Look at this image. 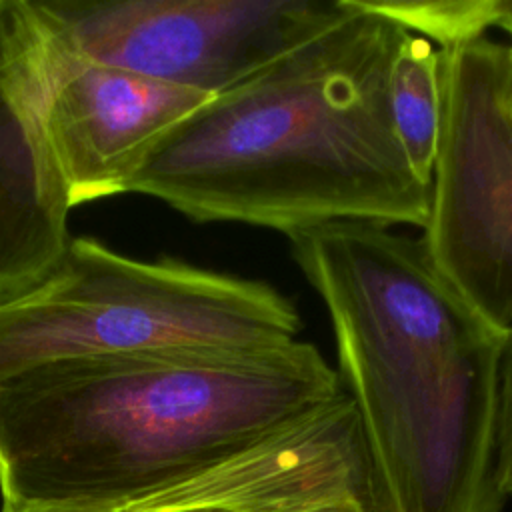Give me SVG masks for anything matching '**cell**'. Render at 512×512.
I'll use <instances>...</instances> for the list:
<instances>
[{
  "instance_id": "cell-11",
  "label": "cell",
  "mask_w": 512,
  "mask_h": 512,
  "mask_svg": "<svg viewBox=\"0 0 512 512\" xmlns=\"http://www.w3.org/2000/svg\"><path fill=\"white\" fill-rule=\"evenodd\" d=\"M438 48L476 40L498 28L512 38V0H362ZM512 46V44H510Z\"/></svg>"
},
{
  "instance_id": "cell-10",
  "label": "cell",
  "mask_w": 512,
  "mask_h": 512,
  "mask_svg": "<svg viewBox=\"0 0 512 512\" xmlns=\"http://www.w3.org/2000/svg\"><path fill=\"white\" fill-rule=\"evenodd\" d=\"M390 108L414 174L430 186L442 118L440 48L410 30L402 36L392 62Z\"/></svg>"
},
{
  "instance_id": "cell-4",
  "label": "cell",
  "mask_w": 512,
  "mask_h": 512,
  "mask_svg": "<svg viewBox=\"0 0 512 512\" xmlns=\"http://www.w3.org/2000/svg\"><path fill=\"white\" fill-rule=\"evenodd\" d=\"M300 330L294 302L268 282L168 256L138 260L76 236L38 286L0 304V382L138 350H266Z\"/></svg>"
},
{
  "instance_id": "cell-9",
  "label": "cell",
  "mask_w": 512,
  "mask_h": 512,
  "mask_svg": "<svg viewBox=\"0 0 512 512\" xmlns=\"http://www.w3.org/2000/svg\"><path fill=\"white\" fill-rule=\"evenodd\" d=\"M52 34L48 130L72 206L126 194L152 148L212 96L90 60Z\"/></svg>"
},
{
  "instance_id": "cell-7",
  "label": "cell",
  "mask_w": 512,
  "mask_h": 512,
  "mask_svg": "<svg viewBox=\"0 0 512 512\" xmlns=\"http://www.w3.org/2000/svg\"><path fill=\"white\" fill-rule=\"evenodd\" d=\"M350 498L370 504V462L356 406L342 392L256 446L188 476L122 496L2 512H312Z\"/></svg>"
},
{
  "instance_id": "cell-12",
  "label": "cell",
  "mask_w": 512,
  "mask_h": 512,
  "mask_svg": "<svg viewBox=\"0 0 512 512\" xmlns=\"http://www.w3.org/2000/svg\"><path fill=\"white\" fill-rule=\"evenodd\" d=\"M498 470L506 496H512V328L504 336L498 396Z\"/></svg>"
},
{
  "instance_id": "cell-8",
  "label": "cell",
  "mask_w": 512,
  "mask_h": 512,
  "mask_svg": "<svg viewBox=\"0 0 512 512\" xmlns=\"http://www.w3.org/2000/svg\"><path fill=\"white\" fill-rule=\"evenodd\" d=\"M56 38L34 0H0V304L62 260L74 208L50 130Z\"/></svg>"
},
{
  "instance_id": "cell-14",
  "label": "cell",
  "mask_w": 512,
  "mask_h": 512,
  "mask_svg": "<svg viewBox=\"0 0 512 512\" xmlns=\"http://www.w3.org/2000/svg\"><path fill=\"white\" fill-rule=\"evenodd\" d=\"M504 104L508 110V116L512 120V46L508 44V54H506V68H504Z\"/></svg>"
},
{
  "instance_id": "cell-5",
  "label": "cell",
  "mask_w": 512,
  "mask_h": 512,
  "mask_svg": "<svg viewBox=\"0 0 512 512\" xmlns=\"http://www.w3.org/2000/svg\"><path fill=\"white\" fill-rule=\"evenodd\" d=\"M508 44L488 36L440 48L442 118L422 246L494 328H512V120Z\"/></svg>"
},
{
  "instance_id": "cell-2",
  "label": "cell",
  "mask_w": 512,
  "mask_h": 512,
  "mask_svg": "<svg viewBox=\"0 0 512 512\" xmlns=\"http://www.w3.org/2000/svg\"><path fill=\"white\" fill-rule=\"evenodd\" d=\"M288 240L330 314L338 376L368 450L370 508L502 512L506 332L436 270L420 238L342 220Z\"/></svg>"
},
{
  "instance_id": "cell-13",
  "label": "cell",
  "mask_w": 512,
  "mask_h": 512,
  "mask_svg": "<svg viewBox=\"0 0 512 512\" xmlns=\"http://www.w3.org/2000/svg\"><path fill=\"white\" fill-rule=\"evenodd\" d=\"M312 512H374V510L370 508V504L366 500L350 498V500H342V502L322 506V508L312 510Z\"/></svg>"
},
{
  "instance_id": "cell-6",
  "label": "cell",
  "mask_w": 512,
  "mask_h": 512,
  "mask_svg": "<svg viewBox=\"0 0 512 512\" xmlns=\"http://www.w3.org/2000/svg\"><path fill=\"white\" fill-rule=\"evenodd\" d=\"M34 6L80 56L212 98L348 12V0H34Z\"/></svg>"
},
{
  "instance_id": "cell-3",
  "label": "cell",
  "mask_w": 512,
  "mask_h": 512,
  "mask_svg": "<svg viewBox=\"0 0 512 512\" xmlns=\"http://www.w3.org/2000/svg\"><path fill=\"white\" fill-rule=\"evenodd\" d=\"M344 392L306 340L56 362L0 382L2 508L140 492L232 458Z\"/></svg>"
},
{
  "instance_id": "cell-1",
  "label": "cell",
  "mask_w": 512,
  "mask_h": 512,
  "mask_svg": "<svg viewBox=\"0 0 512 512\" xmlns=\"http://www.w3.org/2000/svg\"><path fill=\"white\" fill-rule=\"evenodd\" d=\"M406 30L348 0L336 24L170 130L128 192L194 222L286 236L342 220L424 230L430 186L414 174L390 108V70Z\"/></svg>"
}]
</instances>
